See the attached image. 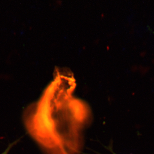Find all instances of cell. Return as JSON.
Listing matches in <instances>:
<instances>
[{"label": "cell", "mask_w": 154, "mask_h": 154, "mask_svg": "<svg viewBox=\"0 0 154 154\" xmlns=\"http://www.w3.org/2000/svg\"><path fill=\"white\" fill-rule=\"evenodd\" d=\"M91 117L82 102L63 91L56 93L51 85L25 109L23 119L28 134L46 154H78Z\"/></svg>", "instance_id": "cell-1"}, {"label": "cell", "mask_w": 154, "mask_h": 154, "mask_svg": "<svg viewBox=\"0 0 154 154\" xmlns=\"http://www.w3.org/2000/svg\"><path fill=\"white\" fill-rule=\"evenodd\" d=\"M13 145H14V143L11 144V145H10V146L8 147V148L6 149L5 150V151L3 153H2L1 154H8V153L10 151V149H11L12 147L13 146Z\"/></svg>", "instance_id": "cell-2"}, {"label": "cell", "mask_w": 154, "mask_h": 154, "mask_svg": "<svg viewBox=\"0 0 154 154\" xmlns=\"http://www.w3.org/2000/svg\"><path fill=\"white\" fill-rule=\"evenodd\" d=\"M113 154H115V153H113Z\"/></svg>", "instance_id": "cell-3"}]
</instances>
